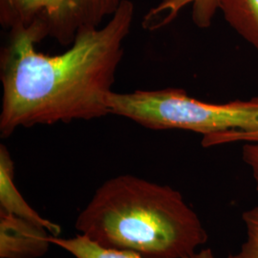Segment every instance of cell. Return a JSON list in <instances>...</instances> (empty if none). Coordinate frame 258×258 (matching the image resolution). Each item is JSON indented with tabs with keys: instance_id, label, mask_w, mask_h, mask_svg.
Masks as SVG:
<instances>
[{
	"instance_id": "obj_1",
	"label": "cell",
	"mask_w": 258,
	"mask_h": 258,
	"mask_svg": "<svg viewBox=\"0 0 258 258\" xmlns=\"http://www.w3.org/2000/svg\"><path fill=\"white\" fill-rule=\"evenodd\" d=\"M135 6L121 0L102 27L79 35L62 54L46 55L23 29L10 30L0 54V136L20 127L90 120L110 114L108 98Z\"/></svg>"
},
{
	"instance_id": "obj_2",
	"label": "cell",
	"mask_w": 258,
	"mask_h": 258,
	"mask_svg": "<svg viewBox=\"0 0 258 258\" xmlns=\"http://www.w3.org/2000/svg\"><path fill=\"white\" fill-rule=\"evenodd\" d=\"M75 227L100 247L144 258L188 257L209 238L180 191L130 174L98 187Z\"/></svg>"
},
{
	"instance_id": "obj_3",
	"label": "cell",
	"mask_w": 258,
	"mask_h": 258,
	"mask_svg": "<svg viewBox=\"0 0 258 258\" xmlns=\"http://www.w3.org/2000/svg\"><path fill=\"white\" fill-rule=\"evenodd\" d=\"M109 110L153 130L181 129L203 136L258 129V97L249 101L210 103L180 88L111 93Z\"/></svg>"
},
{
	"instance_id": "obj_4",
	"label": "cell",
	"mask_w": 258,
	"mask_h": 258,
	"mask_svg": "<svg viewBox=\"0 0 258 258\" xmlns=\"http://www.w3.org/2000/svg\"><path fill=\"white\" fill-rule=\"evenodd\" d=\"M121 0H0V23L7 30L25 29L38 43L50 37L70 47L79 35L101 27Z\"/></svg>"
},
{
	"instance_id": "obj_5",
	"label": "cell",
	"mask_w": 258,
	"mask_h": 258,
	"mask_svg": "<svg viewBox=\"0 0 258 258\" xmlns=\"http://www.w3.org/2000/svg\"><path fill=\"white\" fill-rule=\"evenodd\" d=\"M44 227L0 211V258H39L50 249Z\"/></svg>"
},
{
	"instance_id": "obj_6",
	"label": "cell",
	"mask_w": 258,
	"mask_h": 258,
	"mask_svg": "<svg viewBox=\"0 0 258 258\" xmlns=\"http://www.w3.org/2000/svg\"><path fill=\"white\" fill-rule=\"evenodd\" d=\"M15 164L8 148L0 146V211L14 214L44 227L53 236H59L58 225L39 215L19 192L14 180Z\"/></svg>"
},
{
	"instance_id": "obj_7",
	"label": "cell",
	"mask_w": 258,
	"mask_h": 258,
	"mask_svg": "<svg viewBox=\"0 0 258 258\" xmlns=\"http://www.w3.org/2000/svg\"><path fill=\"white\" fill-rule=\"evenodd\" d=\"M219 0H162L157 6L149 10L144 18L143 27L155 31L166 27L177 18L179 13L191 5V17L198 28L211 27L212 20L218 11Z\"/></svg>"
},
{
	"instance_id": "obj_8",
	"label": "cell",
	"mask_w": 258,
	"mask_h": 258,
	"mask_svg": "<svg viewBox=\"0 0 258 258\" xmlns=\"http://www.w3.org/2000/svg\"><path fill=\"white\" fill-rule=\"evenodd\" d=\"M225 20L258 52V0H219Z\"/></svg>"
},
{
	"instance_id": "obj_9",
	"label": "cell",
	"mask_w": 258,
	"mask_h": 258,
	"mask_svg": "<svg viewBox=\"0 0 258 258\" xmlns=\"http://www.w3.org/2000/svg\"><path fill=\"white\" fill-rule=\"evenodd\" d=\"M50 241L52 245L64 249L76 258H144L131 251L102 248L81 234L73 238H60L51 235ZM186 258H217V256L212 249L207 248L199 249Z\"/></svg>"
},
{
	"instance_id": "obj_10",
	"label": "cell",
	"mask_w": 258,
	"mask_h": 258,
	"mask_svg": "<svg viewBox=\"0 0 258 258\" xmlns=\"http://www.w3.org/2000/svg\"><path fill=\"white\" fill-rule=\"evenodd\" d=\"M246 238L236 252L228 258H258V206L250 208L242 214Z\"/></svg>"
},
{
	"instance_id": "obj_11",
	"label": "cell",
	"mask_w": 258,
	"mask_h": 258,
	"mask_svg": "<svg viewBox=\"0 0 258 258\" xmlns=\"http://www.w3.org/2000/svg\"><path fill=\"white\" fill-rule=\"evenodd\" d=\"M258 143V129L253 131L231 130L222 133L203 136L202 146L204 148H212L215 146L231 144V143Z\"/></svg>"
},
{
	"instance_id": "obj_12",
	"label": "cell",
	"mask_w": 258,
	"mask_h": 258,
	"mask_svg": "<svg viewBox=\"0 0 258 258\" xmlns=\"http://www.w3.org/2000/svg\"><path fill=\"white\" fill-rule=\"evenodd\" d=\"M242 159L249 166L258 194V143H244Z\"/></svg>"
}]
</instances>
